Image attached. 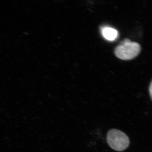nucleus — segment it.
<instances>
[{
	"mask_svg": "<svg viewBox=\"0 0 152 152\" xmlns=\"http://www.w3.org/2000/svg\"><path fill=\"white\" fill-rule=\"evenodd\" d=\"M140 45L126 39L117 47L115 51V56L123 60L133 59L137 57L141 51Z\"/></svg>",
	"mask_w": 152,
	"mask_h": 152,
	"instance_id": "obj_1",
	"label": "nucleus"
},
{
	"mask_svg": "<svg viewBox=\"0 0 152 152\" xmlns=\"http://www.w3.org/2000/svg\"><path fill=\"white\" fill-rule=\"evenodd\" d=\"M107 140L113 149L118 151H124L129 145V139L124 133L119 130L113 129L109 131Z\"/></svg>",
	"mask_w": 152,
	"mask_h": 152,
	"instance_id": "obj_2",
	"label": "nucleus"
},
{
	"mask_svg": "<svg viewBox=\"0 0 152 152\" xmlns=\"http://www.w3.org/2000/svg\"><path fill=\"white\" fill-rule=\"evenodd\" d=\"M102 36L106 39L108 41H114L118 38V33L113 28L104 27L101 29Z\"/></svg>",
	"mask_w": 152,
	"mask_h": 152,
	"instance_id": "obj_3",
	"label": "nucleus"
},
{
	"mask_svg": "<svg viewBox=\"0 0 152 152\" xmlns=\"http://www.w3.org/2000/svg\"><path fill=\"white\" fill-rule=\"evenodd\" d=\"M149 93L150 96H151V99L152 100V81L151 83V84H150V87H149Z\"/></svg>",
	"mask_w": 152,
	"mask_h": 152,
	"instance_id": "obj_4",
	"label": "nucleus"
}]
</instances>
